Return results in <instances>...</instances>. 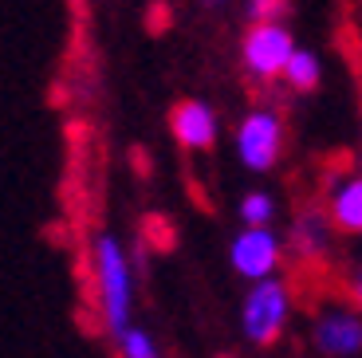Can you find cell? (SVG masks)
Returning a JSON list of instances; mask_svg holds the SVG:
<instances>
[{"label": "cell", "instance_id": "6da1fadb", "mask_svg": "<svg viewBox=\"0 0 362 358\" xmlns=\"http://www.w3.org/2000/svg\"><path fill=\"white\" fill-rule=\"evenodd\" d=\"M90 276H95V299H99L103 331L118 339L134 327V268L130 252L115 233H99L90 244Z\"/></svg>", "mask_w": 362, "mask_h": 358}, {"label": "cell", "instance_id": "7a4b0ae2", "mask_svg": "<svg viewBox=\"0 0 362 358\" xmlns=\"http://www.w3.org/2000/svg\"><path fill=\"white\" fill-rule=\"evenodd\" d=\"M291 307H296V299H291V284L284 276L248 284L245 299H240V335L252 347L280 342L291 323Z\"/></svg>", "mask_w": 362, "mask_h": 358}, {"label": "cell", "instance_id": "3957f363", "mask_svg": "<svg viewBox=\"0 0 362 358\" xmlns=\"http://www.w3.org/2000/svg\"><path fill=\"white\" fill-rule=\"evenodd\" d=\"M284 142H288V130H284L280 110L272 107H252L240 122H236L233 134V154L240 161V170L248 173H272L284 158Z\"/></svg>", "mask_w": 362, "mask_h": 358}, {"label": "cell", "instance_id": "277c9868", "mask_svg": "<svg viewBox=\"0 0 362 358\" xmlns=\"http://www.w3.org/2000/svg\"><path fill=\"white\" fill-rule=\"evenodd\" d=\"M296 47L299 44L288 24H248L245 40H240V67L256 83H276Z\"/></svg>", "mask_w": 362, "mask_h": 358}, {"label": "cell", "instance_id": "5b68a950", "mask_svg": "<svg viewBox=\"0 0 362 358\" xmlns=\"http://www.w3.org/2000/svg\"><path fill=\"white\" fill-rule=\"evenodd\" d=\"M284 256H288L284 252V233H276V229H240L228 241V268L245 284L280 276Z\"/></svg>", "mask_w": 362, "mask_h": 358}, {"label": "cell", "instance_id": "8992f818", "mask_svg": "<svg viewBox=\"0 0 362 358\" xmlns=\"http://www.w3.org/2000/svg\"><path fill=\"white\" fill-rule=\"evenodd\" d=\"M311 347L323 358H358L362 354V315L354 307L327 304L311 323Z\"/></svg>", "mask_w": 362, "mask_h": 358}, {"label": "cell", "instance_id": "52a82bcc", "mask_svg": "<svg viewBox=\"0 0 362 358\" xmlns=\"http://www.w3.org/2000/svg\"><path fill=\"white\" fill-rule=\"evenodd\" d=\"M170 134L177 138L181 150L201 154V150H213L221 138V118L217 107H209L205 99H185L170 110Z\"/></svg>", "mask_w": 362, "mask_h": 358}, {"label": "cell", "instance_id": "ba28073f", "mask_svg": "<svg viewBox=\"0 0 362 358\" xmlns=\"http://www.w3.org/2000/svg\"><path fill=\"white\" fill-rule=\"evenodd\" d=\"M331 236H335V229H331L327 213L308 205L291 216V229L284 233V252H291L303 264H315V260H323L331 252Z\"/></svg>", "mask_w": 362, "mask_h": 358}, {"label": "cell", "instance_id": "9c48e42d", "mask_svg": "<svg viewBox=\"0 0 362 358\" xmlns=\"http://www.w3.org/2000/svg\"><path fill=\"white\" fill-rule=\"evenodd\" d=\"M327 221L343 236H362V170L343 173L327 189Z\"/></svg>", "mask_w": 362, "mask_h": 358}, {"label": "cell", "instance_id": "30bf717a", "mask_svg": "<svg viewBox=\"0 0 362 358\" xmlns=\"http://www.w3.org/2000/svg\"><path fill=\"white\" fill-rule=\"evenodd\" d=\"M236 216H240V229H276L280 197L272 189H248L245 197L236 201Z\"/></svg>", "mask_w": 362, "mask_h": 358}, {"label": "cell", "instance_id": "8fae6325", "mask_svg": "<svg viewBox=\"0 0 362 358\" xmlns=\"http://www.w3.org/2000/svg\"><path fill=\"white\" fill-rule=\"evenodd\" d=\"M280 79L288 83L296 95H308V91H315L319 83H323V59H319V52H311V47H296Z\"/></svg>", "mask_w": 362, "mask_h": 358}, {"label": "cell", "instance_id": "7c38bea8", "mask_svg": "<svg viewBox=\"0 0 362 358\" xmlns=\"http://www.w3.org/2000/svg\"><path fill=\"white\" fill-rule=\"evenodd\" d=\"M118 358H162V347H158V339L146 327H130V331L118 335Z\"/></svg>", "mask_w": 362, "mask_h": 358}, {"label": "cell", "instance_id": "4fadbf2b", "mask_svg": "<svg viewBox=\"0 0 362 358\" xmlns=\"http://www.w3.org/2000/svg\"><path fill=\"white\" fill-rule=\"evenodd\" d=\"M245 16L252 24H284L288 0H245Z\"/></svg>", "mask_w": 362, "mask_h": 358}, {"label": "cell", "instance_id": "5bb4252c", "mask_svg": "<svg viewBox=\"0 0 362 358\" xmlns=\"http://www.w3.org/2000/svg\"><path fill=\"white\" fill-rule=\"evenodd\" d=\"M351 296H354V311L362 315V260H358V272H354V279H351Z\"/></svg>", "mask_w": 362, "mask_h": 358}, {"label": "cell", "instance_id": "9a60e30c", "mask_svg": "<svg viewBox=\"0 0 362 358\" xmlns=\"http://www.w3.org/2000/svg\"><path fill=\"white\" fill-rule=\"evenodd\" d=\"M201 4H205L209 12H221V8H225V4H228V0H201Z\"/></svg>", "mask_w": 362, "mask_h": 358}]
</instances>
